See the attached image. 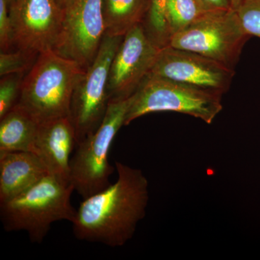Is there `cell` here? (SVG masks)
<instances>
[{
  "mask_svg": "<svg viewBox=\"0 0 260 260\" xmlns=\"http://www.w3.org/2000/svg\"><path fill=\"white\" fill-rule=\"evenodd\" d=\"M129 104L130 97L110 101L101 125L76 145L70 161V182L83 199L111 184L114 169L109 161V151L116 134L124 126Z\"/></svg>",
  "mask_w": 260,
  "mask_h": 260,
  "instance_id": "obj_4",
  "label": "cell"
},
{
  "mask_svg": "<svg viewBox=\"0 0 260 260\" xmlns=\"http://www.w3.org/2000/svg\"><path fill=\"white\" fill-rule=\"evenodd\" d=\"M167 0H150V6L146 18L145 30L159 47L169 45L170 32L166 19L165 8Z\"/></svg>",
  "mask_w": 260,
  "mask_h": 260,
  "instance_id": "obj_17",
  "label": "cell"
},
{
  "mask_svg": "<svg viewBox=\"0 0 260 260\" xmlns=\"http://www.w3.org/2000/svg\"><path fill=\"white\" fill-rule=\"evenodd\" d=\"M24 74L2 77L0 82V119L18 104Z\"/></svg>",
  "mask_w": 260,
  "mask_h": 260,
  "instance_id": "obj_20",
  "label": "cell"
},
{
  "mask_svg": "<svg viewBox=\"0 0 260 260\" xmlns=\"http://www.w3.org/2000/svg\"><path fill=\"white\" fill-rule=\"evenodd\" d=\"M64 8L57 0H13L10 15L13 45L39 54L54 50L60 35Z\"/></svg>",
  "mask_w": 260,
  "mask_h": 260,
  "instance_id": "obj_11",
  "label": "cell"
},
{
  "mask_svg": "<svg viewBox=\"0 0 260 260\" xmlns=\"http://www.w3.org/2000/svg\"><path fill=\"white\" fill-rule=\"evenodd\" d=\"M207 9L222 10L232 8L229 0H200Z\"/></svg>",
  "mask_w": 260,
  "mask_h": 260,
  "instance_id": "obj_22",
  "label": "cell"
},
{
  "mask_svg": "<svg viewBox=\"0 0 260 260\" xmlns=\"http://www.w3.org/2000/svg\"><path fill=\"white\" fill-rule=\"evenodd\" d=\"M105 37L102 0H70L54 51L87 69Z\"/></svg>",
  "mask_w": 260,
  "mask_h": 260,
  "instance_id": "obj_8",
  "label": "cell"
},
{
  "mask_svg": "<svg viewBox=\"0 0 260 260\" xmlns=\"http://www.w3.org/2000/svg\"><path fill=\"white\" fill-rule=\"evenodd\" d=\"M123 38L105 36L95 59L75 84L69 118L75 129L77 144L93 134L105 116L109 103V70Z\"/></svg>",
  "mask_w": 260,
  "mask_h": 260,
  "instance_id": "obj_7",
  "label": "cell"
},
{
  "mask_svg": "<svg viewBox=\"0 0 260 260\" xmlns=\"http://www.w3.org/2000/svg\"><path fill=\"white\" fill-rule=\"evenodd\" d=\"M229 1H230L231 5H232V8H234V7L237 4L239 0H229Z\"/></svg>",
  "mask_w": 260,
  "mask_h": 260,
  "instance_id": "obj_24",
  "label": "cell"
},
{
  "mask_svg": "<svg viewBox=\"0 0 260 260\" xmlns=\"http://www.w3.org/2000/svg\"><path fill=\"white\" fill-rule=\"evenodd\" d=\"M0 152L23 151L37 154L39 124L16 104L0 119Z\"/></svg>",
  "mask_w": 260,
  "mask_h": 260,
  "instance_id": "obj_14",
  "label": "cell"
},
{
  "mask_svg": "<svg viewBox=\"0 0 260 260\" xmlns=\"http://www.w3.org/2000/svg\"><path fill=\"white\" fill-rule=\"evenodd\" d=\"M200 0H167L165 15L170 37L208 11Z\"/></svg>",
  "mask_w": 260,
  "mask_h": 260,
  "instance_id": "obj_16",
  "label": "cell"
},
{
  "mask_svg": "<svg viewBox=\"0 0 260 260\" xmlns=\"http://www.w3.org/2000/svg\"><path fill=\"white\" fill-rule=\"evenodd\" d=\"M12 1H13V0H7V2H8V4H9V7H10V3H12Z\"/></svg>",
  "mask_w": 260,
  "mask_h": 260,
  "instance_id": "obj_25",
  "label": "cell"
},
{
  "mask_svg": "<svg viewBox=\"0 0 260 260\" xmlns=\"http://www.w3.org/2000/svg\"><path fill=\"white\" fill-rule=\"evenodd\" d=\"M221 98L187 84L148 75L130 96L124 126L145 114L162 112L187 114L210 124L223 109Z\"/></svg>",
  "mask_w": 260,
  "mask_h": 260,
  "instance_id": "obj_5",
  "label": "cell"
},
{
  "mask_svg": "<svg viewBox=\"0 0 260 260\" xmlns=\"http://www.w3.org/2000/svg\"><path fill=\"white\" fill-rule=\"evenodd\" d=\"M244 31L260 38V0H239L234 7Z\"/></svg>",
  "mask_w": 260,
  "mask_h": 260,
  "instance_id": "obj_19",
  "label": "cell"
},
{
  "mask_svg": "<svg viewBox=\"0 0 260 260\" xmlns=\"http://www.w3.org/2000/svg\"><path fill=\"white\" fill-rule=\"evenodd\" d=\"M84 71L54 50L40 53L24 76L17 104L39 124L68 117L75 84Z\"/></svg>",
  "mask_w": 260,
  "mask_h": 260,
  "instance_id": "obj_3",
  "label": "cell"
},
{
  "mask_svg": "<svg viewBox=\"0 0 260 260\" xmlns=\"http://www.w3.org/2000/svg\"><path fill=\"white\" fill-rule=\"evenodd\" d=\"M13 45V24L10 7L7 0H0V47L1 51H8Z\"/></svg>",
  "mask_w": 260,
  "mask_h": 260,
  "instance_id": "obj_21",
  "label": "cell"
},
{
  "mask_svg": "<svg viewBox=\"0 0 260 260\" xmlns=\"http://www.w3.org/2000/svg\"><path fill=\"white\" fill-rule=\"evenodd\" d=\"M70 0H57L58 3H59V4L61 5V7H62L63 8H64L65 5L68 4V3H69Z\"/></svg>",
  "mask_w": 260,
  "mask_h": 260,
  "instance_id": "obj_23",
  "label": "cell"
},
{
  "mask_svg": "<svg viewBox=\"0 0 260 260\" xmlns=\"http://www.w3.org/2000/svg\"><path fill=\"white\" fill-rule=\"evenodd\" d=\"M73 191L71 183L48 174L21 194L0 202L4 229L8 232L25 231L32 242H42L53 223L74 221L77 210L70 202Z\"/></svg>",
  "mask_w": 260,
  "mask_h": 260,
  "instance_id": "obj_2",
  "label": "cell"
},
{
  "mask_svg": "<svg viewBox=\"0 0 260 260\" xmlns=\"http://www.w3.org/2000/svg\"><path fill=\"white\" fill-rule=\"evenodd\" d=\"M148 75L187 84L222 96L230 88L235 70L192 51L167 46L160 49Z\"/></svg>",
  "mask_w": 260,
  "mask_h": 260,
  "instance_id": "obj_10",
  "label": "cell"
},
{
  "mask_svg": "<svg viewBox=\"0 0 260 260\" xmlns=\"http://www.w3.org/2000/svg\"><path fill=\"white\" fill-rule=\"evenodd\" d=\"M39 54L31 51L18 49L15 51H1L0 76L13 74H25L32 68Z\"/></svg>",
  "mask_w": 260,
  "mask_h": 260,
  "instance_id": "obj_18",
  "label": "cell"
},
{
  "mask_svg": "<svg viewBox=\"0 0 260 260\" xmlns=\"http://www.w3.org/2000/svg\"><path fill=\"white\" fill-rule=\"evenodd\" d=\"M49 174L39 155L30 152H0V202L21 194Z\"/></svg>",
  "mask_w": 260,
  "mask_h": 260,
  "instance_id": "obj_13",
  "label": "cell"
},
{
  "mask_svg": "<svg viewBox=\"0 0 260 260\" xmlns=\"http://www.w3.org/2000/svg\"><path fill=\"white\" fill-rule=\"evenodd\" d=\"M249 37L231 8L208 10L184 30L173 34L168 46L201 54L235 70Z\"/></svg>",
  "mask_w": 260,
  "mask_h": 260,
  "instance_id": "obj_6",
  "label": "cell"
},
{
  "mask_svg": "<svg viewBox=\"0 0 260 260\" xmlns=\"http://www.w3.org/2000/svg\"><path fill=\"white\" fill-rule=\"evenodd\" d=\"M160 49L149 37L143 23L126 32L109 70V102L128 99L136 91L153 68Z\"/></svg>",
  "mask_w": 260,
  "mask_h": 260,
  "instance_id": "obj_9",
  "label": "cell"
},
{
  "mask_svg": "<svg viewBox=\"0 0 260 260\" xmlns=\"http://www.w3.org/2000/svg\"><path fill=\"white\" fill-rule=\"evenodd\" d=\"M76 145V135L69 116L39 124L37 155L49 174L70 182V155Z\"/></svg>",
  "mask_w": 260,
  "mask_h": 260,
  "instance_id": "obj_12",
  "label": "cell"
},
{
  "mask_svg": "<svg viewBox=\"0 0 260 260\" xmlns=\"http://www.w3.org/2000/svg\"><path fill=\"white\" fill-rule=\"evenodd\" d=\"M150 0H102L105 36L124 37L146 18Z\"/></svg>",
  "mask_w": 260,
  "mask_h": 260,
  "instance_id": "obj_15",
  "label": "cell"
},
{
  "mask_svg": "<svg viewBox=\"0 0 260 260\" xmlns=\"http://www.w3.org/2000/svg\"><path fill=\"white\" fill-rule=\"evenodd\" d=\"M118 177L104 190L83 199L73 222L77 239L122 246L144 218L149 200L148 181L140 169L116 162Z\"/></svg>",
  "mask_w": 260,
  "mask_h": 260,
  "instance_id": "obj_1",
  "label": "cell"
}]
</instances>
